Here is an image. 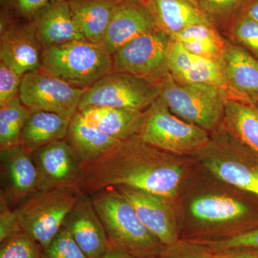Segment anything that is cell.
Returning a JSON list of instances; mask_svg holds the SVG:
<instances>
[{"label":"cell","instance_id":"obj_29","mask_svg":"<svg viewBox=\"0 0 258 258\" xmlns=\"http://www.w3.org/2000/svg\"><path fill=\"white\" fill-rule=\"evenodd\" d=\"M40 244L23 231L1 242L0 258H42Z\"/></svg>","mask_w":258,"mask_h":258},{"label":"cell","instance_id":"obj_7","mask_svg":"<svg viewBox=\"0 0 258 258\" xmlns=\"http://www.w3.org/2000/svg\"><path fill=\"white\" fill-rule=\"evenodd\" d=\"M204 149L208 154L205 165L214 175L244 192L258 198V153L233 137L231 150L230 134L220 125Z\"/></svg>","mask_w":258,"mask_h":258},{"label":"cell","instance_id":"obj_33","mask_svg":"<svg viewBox=\"0 0 258 258\" xmlns=\"http://www.w3.org/2000/svg\"><path fill=\"white\" fill-rule=\"evenodd\" d=\"M1 9L13 13L22 21L32 22L50 0H0Z\"/></svg>","mask_w":258,"mask_h":258},{"label":"cell","instance_id":"obj_12","mask_svg":"<svg viewBox=\"0 0 258 258\" xmlns=\"http://www.w3.org/2000/svg\"><path fill=\"white\" fill-rule=\"evenodd\" d=\"M1 193L15 208L39 191V175L32 153L22 145L0 149Z\"/></svg>","mask_w":258,"mask_h":258},{"label":"cell","instance_id":"obj_23","mask_svg":"<svg viewBox=\"0 0 258 258\" xmlns=\"http://www.w3.org/2000/svg\"><path fill=\"white\" fill-rule=\"evenodd\" d=\"M121 0H70L71 14L85 39L101 43Z\"/></svg>","mask_w":258,"mask_h":258},{"label":"cell","instance_id":"obj_21","mask_svg":"<svg viewBox=\"0 0 258 258\" xmlns=\"http://www.w3.org/2000/svg\"><path fill=\"white\" fill-rule=\"evenodd\" d=\"M79 111L88 123L121 142L138 135L145 118V111L113 107H88Z\"/></svg>","mask_w":258,"mask_h":258},{"label":"cell","instance_id":"obj_20","mask_svg":"<svg viewBox=\"0 0 258 258\" xmlns=\"http://www.w3.org/2000/svg\"><path fill=\"white\" fill-rule=\"evenodd\" d=\"M32 22L43 49L86 40L73 18L69 2L50 3Z\"/></svg>","mask_w":258,"mask_h":258},{"label":"cell","instance_id":"obj_27","mask_svg":"<svg viewBox=\"0 0 258 258\" xmlns=\"http://www.w3.org/2000/svg\"><path fill=\"white\" fill-rule=\"evenodd\" d=\"M30 113L19 97L0 106V149L20 145L22 132Z\"/></svg>","mask_w":258,"mask_h":258},{"label":"cell","instance_id":"obj_16","mask_svg":"<svg viewBox=\"0 0 258 258\" xmlns=\"http://www.w3.org/2000/svg\"><path fill=\"white\" fill-rule=\"evenodd\" d=\"M169 74L179 84L205 83L218 88L230 99L221 61L194 55L173 39L169 55Z\"/></svg>","mask_w":258,"mask_h":258},{"label":"cell","instance_id":"obj_8","mask_svg":"<svg viewBox=\"0 0 258 258\" xmlns=\"http://www.w3.org/2000/svg\"><path fill=\"white\" fill-rule=\"evenodd\" d=\"M173 38L159 29L131 40L112 55L113 70L149 82L161 83L169 75Z\"/></svg>","mask_w":258,"mask_h":258},{"label":"cell","instance_id":"obj_28","mask_svg":"<svg viewBox=\"0 0 258 258\" xmlns=\"http://www.w3.org/2000/svg\"><path fill=\"white\" fill-rule=\"evenodd\" d=\"M227 38L258 60V23L239 13L225 27Z\"/></svg>","mask_w":258,"mask_h":258},{"label":"cell","instance_id":"obj_18","mask_svg":"<svg viewBox=\"0 0 258 258\" xmlns=\"http://www.w3.org/2000/svg\"><path fill=\"white\" fill-rule=\"evenodd\" d=\"M62 227L89 258H101L110 248L106 230L89 196L81 195Z\"/></svg>","mask_w":258,"mask_h":258},{"label":"cell","instance_id":"obj_19","mask_svg":"<svg viewBox=\"0 0 258 258\" xmlns=\"http://www.w3.org/2000/svg\"><path fill=\"white\" fill-rule=\"evenodd\" d=\"M156 26L171 37L196 25H213L211 19L192 0H144Z\"/></svg>","mask_w":258,"mask_h":258},{"label":"cell","instance_id":"obj_36","mask_svg":"<svg viewBox=\"0 0 258 258\" xmlns=\"http://www.w3.org/2000/svg\"><path fill=\"white\" fill-rule=\"evenodd\" d=\"M192 248L193 247L184 246V249L175 252L174 245L165 246L156 258H210L211 256L208 254L210 252L208 249L207 252H202Z\"/></svg>","mask_w":258,"mask_h":258},{"label":"cell","instance_id":"obj_31","mask_svg":"<svg viewBox=\"0 0 258 258\" xmlns=\"http://www.w3.org/2000/svg\"><path fill=\"white\" fill-rule=\"evenodd\" d=\"M42 258H89L76 243L67 229L62 227L48 247L43 249Z\"/></svg>","mask_w":258,"mask_h":258},{"label":"cell","instance_id":"obj_17","mask_svg":"<svg viewBox=\"0 0 258 258\" xmlns=\"http://www.w3.org/2000/svg\"><path fill=\"white\" fill-rule=\"evenodd\" d=\"M157 29L144 0H121L101 42L109 53L144 33Z\"/></svg>","mask_w":258,"mask_h":258},{"label":"cell","instance_id":"obj_39","mask_svg":"<svg viewBox=\"0 0 258 258\" xmlns=\"http://www.w3.org/2000/svg\"><path fill=\"white\" fill-rule=\"evenodd\" d=\"M101 258H133L124 253L119 249L110 247L108 251Z\"/></svg>","mask_w":258,"mask_h":258},{"label":"cell","instance_id":"obj_22","mask_svg":"<svg viewBox=\"0 0 258 258\" xmlns=\"http://www.w3.org/2000/svg\"><path fill=\"white\" fill-rule=\"evenodd\" d=\"M66 140L81 163L98 159L121 142L88 123L80 111L71 118Z\"/></svg>","mask_w":258,"mask_h":258},{"label":"cell","instance_id":"obj_34","mask_svg":"<svg viewBox=\"0 0 258 258\" xmlns=\"http://www.w3.org/2000/svg\"><path fill=\"white\" fill-rule=\"evenodd\" d=\"M23 76L0 60V106L19 97Z\"/></svg>","mask_w":258,"mask_h":258},{"label":"cell","instance_id":"obj_1","mask_svg":"<svg viewBox=\"0 0 258 258\" xmlns=\"http://www.w3.org/2000/svg\"><path fill=\"white\" fill-rule=\"evenodd\" d=\"M169 154L145 143L138 135L122 141L98 159L81 163L78 189L90 196L124 186L171 200L179 189L183 169L169 161Z\"/></svg>","mask_w":258,"mask_h":258},{"label":"cell","instance_id":"obj_6","mask_svg":"<svg viewBox=\"0 0 258 258\" xmlns=\"http://www.w3.org/2000/svg\"><path fill=\"white\" fill-rule=\"evenodd\" d=\"M161 85L160 96L174 114L209 132L222 125L228 98L221 90L205 83L179 84L170 74Z\"/></svg>","mask_w":258,"mask_h":258},{"label":"cell","instance_id":"obj_41","mask_svg":"<svg viewBox=\"0 0 258 258\" xmlns=\"http://www.w3.org/2000/svg\"><path fill=\"white\" fill-rule=\"evenodd\" d=\"M210 258H217V257H215V254H214L213 253H212L211 256H210Z\"/></svg>","mask_w":258,"mask_h":258},{"label":"cell","instance_id":"obj_5","mask_svg":"<svg viewBox=\"0 0 258 258\" xmlns=\"http://www.w3.org/2000/svg\"><path fill=\"white\" fill-rule=\"evenodd\" d=\"M138 136L159 150L179 155L201 152L211 140L208 131L174 114L160 96L146 110Z\"/></svg>","mask_w":258,"mask_h":258},{"label":"cell","instance_id":"obj_35","mask_svg":"<svg viewBox=\"0 0 258 258\" xmlns=\"http://www.w3.org/2000/svg\"><path fill=\"white\" fill-rule=\"evenodd\" d=\"M15 209L10 206L8 200L3 193L0 196V242L5 239L21 232Z\"/></svg>","mask_w":258,"mask_h":258},{"label":"cell","instance_id":"obj_40","mask_svg":"<svg viewBox=\"0 0 258 258\" xmlns=\"http://www.w3.org/2000/svg\"><path fill=\"white\" fill-rule=\"evenodd\" d=\"M70 0H50V3H56V2H69Z\"/></svg>","mask_w":258,"mask_h":258},{"label":"cell","instance_id":"obj_37","mask_svg":"<svg viewBox=\"0 0 258 258\" xmlns=\"http://www.w3.org/2000/svg\"><path fill=\"white\" fill-rule=\"evenodd\" d=\"M217 258H258V248L237 247L221 252H213Z\"/></svg>","mask_w":258,"mask_h":258},{"label":"cell","instance_id":"obj_10","mask_svg":"<svg viewBox=\"0 0 258 258\" xmlns=\"http://www.w3.org/2000/svg\"><path fill=\"white\" fill-rule=\"evenodd\" d=\"M86 89L40 69L24 75L19 98L32 112H51L71 119L79 111Z\"/></svg>","mask_w":258,"mask_h":258},{"label":"cell","instance_id":"obj_11","mask_svg":"<svg viewBox=\"0 0 258 258\" xmlns=\"http://www.w3.org/2000/svg\"><path fill=\"white\" fill-rule=\"evenodd\" d=\"M132 204L144 226L164 246L179 242V233L170 199L128 186H114Z\"/></svg>","mask_w":258,"mask_h":258},{"label":"cell","instance_id":"obj_25","mask_svg":"<svg viewBox=\"0 0 258 258\" xmlns=\"http://www.w3.org/2000/svg\"><path fill=\"white\" fill-rule=\"evenodd\" d=\"M222 125L234 138L258 153V104L227 100Z\"/></svg>","mask_w":258,"mask_h":258},{"label":"cell","instance_id":"obj_38","mask_svg":"<svg viewBox=\"0 0 258 258\" xmlns=\"http://www.w3.org/2000/svg\"><path fill=\"white\" fill-rule=\"evenodd\" d=\"M240 13L258 23V0H246Z\"/></svg>","mask_w":258,"mask_h":258},{"label":"cell","instance_id":"obj_24","mask_svg":"<svg viewBox=\"0 0 258 258\" xmlns=\"http://www.w3.org/2000/svg\"><path fill=\"white\" fill-rule=\"evenodd\" d=\"M70 118L47 111H31L22 132L20 145L33 153L47 144L66 139Z\"/></svg>","mask_w":258,"mask_h":258},{"label":"cell","instance_id":"obj_13","mask_svg":"<svg viewBox=\"0 0 258 258\" xmlns=\"http://www.w3.org/2000/svg\"><path fill=\"white\" fill-rule=\"evenodd\" d=\"M32 155L38 171L39 190L78 189L81 162L66 139L47 144Z\"/></svg>","mask_w":258,"mask_h":258},{"label":"cell","instance_id":"obj_15","mask_svg":"<svg viewBox=\"0 0 258 258\" xmlns=\"http://www.w3.org/2000/svg\"><path fill=\"white\" fill-rule=\"evenodd\" d=\"M230 99L258 104V60L227 39L222 59Z\"/></svg>","mask_w":258,"mask_h":258},{"label":"cell","instance_id":"obj_2","mask_svg":"<svg viewBox=\"0 0 258 258\" xmlns=\"http://www.w3.org/2000/svg\"><path fill=\"white\" fill-rule=\"evenodd\" d=\"M89 197L106 230L110 247L133 258H156L164 248L116 188H107Z\"/></svg>","mask_w":258,"mask_h":258},{"label":"cell","instance_id":"obj_3","mask_svg":"<svg viewBox=\"0 0 258 258\" xmlns=\"http://www.w3.org/2000/svg\"><path fill=\"white\" fill-rule=\"evenodd\" d=\"M41 69L77 87L88 88L113 71V57L101 43L75 40L44 49Z\"/></svg>","mask_w":258,"mask_h":258},{"label":"cell","instance_id":"obj_9","mask_svg":"<svg viewBox=\"0 0 258 258\" xmlns=\"http://www.w3.org/2000/svg\"><path fill=\"white\" fill-rule=\"evenodd\" d=\"M161 89V83L149 82L132 75L112 71L86 89L79 111L101 106L144 111L159 98Z\"/></svg>","mask_w":258,"mask_h":258},{"label":"cell","instance_id":"obj_32","mask_svg":"<svg viewBox=\"0 0 258 258\" xmlns=\"http://www.w3.org/2000/svg\"><path fill=\"white\" fill-rule=\"evenodd\" d=\"M195 242L206 247L212 252H221L237 247L258 248V228L218 240L197 241Z\"/></svg>","mask_w":258,"mask_h":258},{"label":"cell","instance_id":"obj_30","mask_svg":"<svg viewBox=\"0 0 258 258\" xmlns=\"http://www.w3.org/2000/svg\"><path fill=\"white\" fill-rule=\"evenodd\" d=\"M217 26L225 28L240 13L246 0H192Z\"/></svg>","mask_w":258,"mask_h":258},{"label":"cell","instance_id":"obj_4","mask_svg":"<svg viewBox=\"0 0 258 258\" xmlns=\"http://www.w3.org/2000/svg\"><path fill=\"white\" fill-rule=\"evenodd\" d=\"M82 194L74 187L39 190L15 209L22 230L45 249L59 233Z\"/></svg>","mask_w":258,"mask_h":258},{"label":"cell","instance_id":"obj_14","mask_svg":"<svg viewBox=\"0 0 258 258\" xmlns=\"http://www.w3.org/2000/svg\"><path fill=\"white\" fill-rule=\"evenodd\" d=\"M43 50L32 22H20L0 35V60L20 76L41 69Z\"/></svg>","mask_w":258,"mask_h":258},{"label":"cell","instance_id":"obj_26","mask_svg":"<svg viewBox=\"0 0 258 258\" xmlns=\"http://www.w3.org/2000/svg\"><path fill=\"white\" fill-rule=\"evenodd\" d=\"M172 38L194 55L212 60L222 61L227 47V39L213 25H193Z\"/></svg>","mask_w":258,"mask_h":258}]
</instances>
